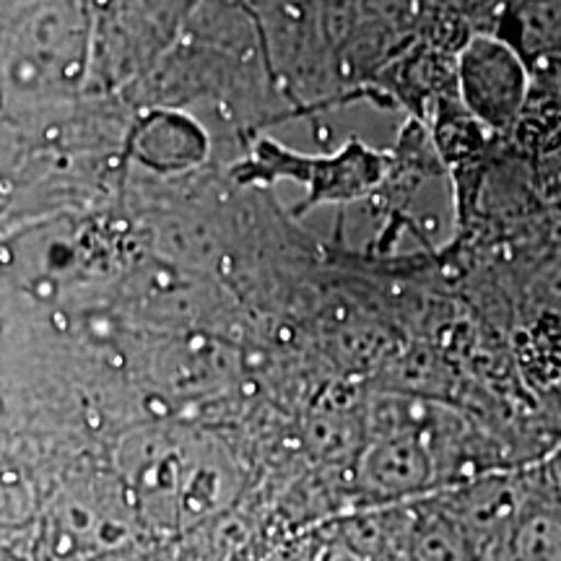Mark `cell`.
Wrapping results in <instances>:
<instances>
[{"label": "cell", "instance_id": "obj_1", "mask_svg": "<svg viewBox=\"0 0 561 561\" xmlns=\"http://www.w3.org/2000/svg\"><path fill=\"white\" fill-rule=\"evenodd\" d=\"M455 81L462 107L483 128L512 138L530 94V62L502 37H473L458 53Z\"/></svg>", "mask_w": 561, "mask_h": 561}, {"label": "cell", "instance_id": "obj_2", "mask_svg": "<svg viewBox=\"0 0 561 561\" xmlns=\"http://www.w3.org/2000/svg\"><path fill=\"white\" fill-rule=\"evenodd\" d=\"M430 455L421 447V442L409 437L385 439L364 458L362 466V479L367 489L385 496L411 494L430 481Z\"/></svg>", "mask_w": 561, "mask_h": 561}, {"label": "cell", "instance_id": "obj_3", "mask_svg": "<svg viewBox=\"0 0 561 561\" xmlns=\"http://www.w3.org/2000/svg\"><path fill=\"white\" fill-rule=\"evenodd\" d=\"M37 517V494L26 476L0 468V530H21Z\"/></svg>", "mask_w": 561, "mask_h": 561}, {"label": "cell", "instance_id": "obj_4", "mask_svg": "<svg viewBox=\"0 0 561 561\" xmlns=\"http://www.w3.org/2000/svg\"><path fill=\"white\" fill-rule=\"evenodd\" d=\"M328 561H362V559L356 557V553L351 549H335L331 557H328Z\"/></svg>", "mask_w": 561, "mask_h": 561}]
</instances>
